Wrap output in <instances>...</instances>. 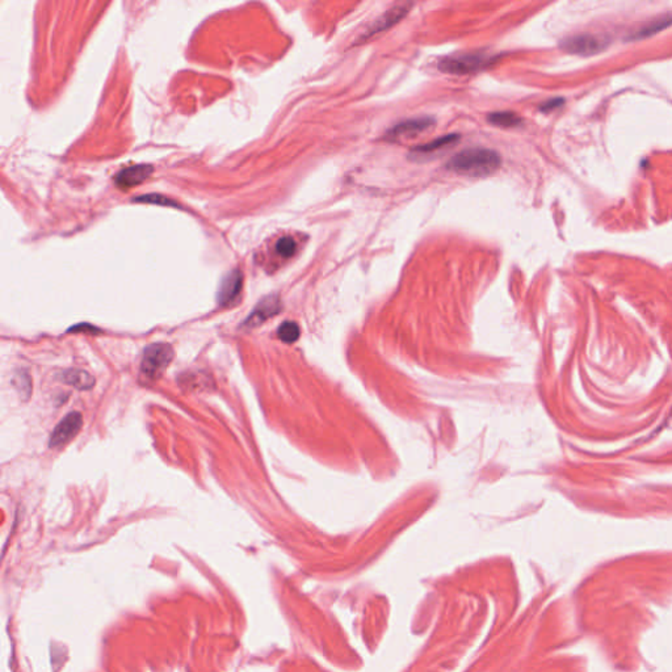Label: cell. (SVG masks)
I'll return each instance as SVG.
<instances>
[{
  "instance_id": "cell-1",
  "label": "cell",
  "mask_w": 672,
  "mask_h": 672,
  "mask_svg": "<svg viewBox=\"0 0 672 672\" xmlns=\"http://www.w3.org/2000/svg\"><path fill=\"white\" fill-rule=\"evenodd\" d=\"M501 155L490 148L474 147L456 154L445 164L447 170L470 178H485L498 171Z\"/></svg>"
},
{
  "instance_id": "cell-3",
  "label": "cell",
  "mask_w": 672,
  "mask_h": 672,
  "mask_svg": "<svg viewBox=\"0 0 672 672\" xmlns=\"http://www.w3.org/2000/svg\"><path fill=\"white\" fill-rule=\"evenodd\" d=\"M173 359V350L167 343H155L148 345L141 363V376L147 382L160 379Z\"/></svg>"
},
{
  "instance_id": "cell-17",
  "label": "cell",
  "mask_w": 672,
  "mask_h": 672,
  "mask_svg": "<svg viewBox=\"0 0 672 672\" xmlns=\"http://www.w3.org/2000/svg\"><path fill=\"white\" fill-rule=\"evenodd\" d=\"M277 335L284 343H294L300 338V327L294 322H284L277 330Z\"/></svg>"
},
{
  "instance_id": "cell-7",
  "label": "cell",
  "mask_w": 672,
  "mask_h": 672,
  "mask_svg": "<svg viewBox=\"0 0 672 672\" xmlns=\"http://www.w3.org/2000/svg\"><path fill=\"white\" fill-rule=\"evenodd\" d=\"M435 123L433 119L429 117H419L410 119L402 123H397L386 133V139H402V138H413L415 135L426 132Z\"/></svg>"
},
{
  "instance_id": "cell-19",
  "label": "cell",
  "mask_w": 672,
  "mask_h": 672,
  "mask_svg": "<svg viewBox=\"0 0 672 672\" xmlns=\"http://www.w3.org/2000/svg\"><path fill=\"white\" fill-rule=\"evenodd\" d=\"M562 104H563V98H550V100H548L546 103H544V104H541V107H540V110L546 113V112H550V110H555V108H558V107H561Z\"/></svg>"
},
{
  "instance_id": "cell-12",
  "label": "cell",
  "mask_w": 672,
  "mask_h": 672,
  "mask_svg": "<svg viewBox=\"0 0 672 672\" xmlns=\"http://www.w3.org/2000/svg\"><path fill=\"white\" fill-rule=\"evenodd\" d=\"M61 379L66 385H70L78 390H89L95 386V377L82 369H69L61 374Z\"/></svg>"
},
{
  "instance_id": "cell-13",
  "label": "cell",
  "mask_w": 672,
  "mask_h": 672,
  "mask_svg": "<svg viewBox=\"0 0 672 672\" xmlns=\"http://www.w3.org/2000/svg\"><path fill=\"white\" fill-rule=\"evenodd\" d=\"M670 25H672V15L662 16V17H658V19L650 21L648 24L644 25L642 28H639L637 32H635L633 36H630V40H642V38L654 36L662 29L669 28Z\"/></svg>"
},
{
  "instance_id": "cell-8",
  "label": "cell",
  "mask_w": 672,
  "mask_h": 672,
  "mask_svg": "<svg viewBox=\"0 0 672 672\" xmlns=\"http://www.w3.org/2000/svg\"><path fill=\"white\" fill-rule=\"evenodd\" d=\"M243 286V275L239 269H234L223 277L221 282L220 291L217 294V301L221 306L232 305L239 297Z\"/></svg>"
},
{
  "instance_id": "cell-5",
  "label": "cell",
  "mask_w": 672,
  "mask_h": 672,
  "mask_svg": "<svg viewBox=\"0 0 672 672\" xmlns=\"http://www.w3.org/2000/svg\"><path fill=\"white\" fill-rule=\"evenodd\" d=\"M607 41L600 38V37L592 36V35H579V36L570 37L563 40L561 48L565 51L570 54L576 55H594L598 54L601 50L605 49Z\"/></svg>"
},
{
  "instance_id": "cell-6",
  "label": "cell",
  "mask_w": 672,
  "mask_h": 672,
  "mask_svg": "<svg viewBox=\"0 0 672 672\" xmlns=\"http://www.w3.org/2000/svg\"><path fill=\"white\" fill-rule=\"evenodd\" d=\"M410 7L411 4H399L395 7H391L390 10H388L382 16H379V19L368 28L364 35L361 36V41H365L370 37L379 35L381 32H385L397 23H399L408 12Z\"/></svg>"
},
{
  "instance_id": "cell-2",
  "label": "cell",
  "mask_w": 672,
  "mask_h": 672,
  "mask_svg": "<svg viewBox=\"0 0 672 672\" xmlns=\"http://www.w3.org/2000/svg\"><path fill=\"white\" fill-rule=\"evenodd\" d=\"M494 61L495 58H492L490 54L483 51L458 53V54L444 57L439 62V69L442 73L466 75V74L482 71L486 67H489Z\"/></svg>"
},
{
  "instance_id": "cell-4",
  "label": "cell",
  "mask_w": 672,
  "mask_h": 672,
  "mask_svg": "<svg viewBox=\"0 0 672 672\" xmlns=\"http://www.w3.org/2000/svg\"><path fill=\"white\" fill-rule=\"evenodd\" d=\"M83 424V416L80 413H70L62 419L61 422L54 428L50 436V448H60L62 445L73 440L78 435Z\"/></svg>"
},
{
  "instance_id": "cell-9",
  "label": "cell",
  "mask_w": 672,
  "mask_h": 672,
  "mask_svg": "<svg viewBox=\"0 0 672 672\" xmlns=\"http://www.w3.org/2000/svg\"><path fill=\"white\" fill-rule=\"evenodd\" d=\"M282 309V302L277 295H268L263 298L245 319V327H257L267 319L276 316Z\"/></svg>"
},
{
  "instance_id": "cell-18",
  "label": "cell",
  "mask_w": 672,
  "mask_h": 672,
  "mask_svg": "<svg viewBox=\"0 0 672 672\" xmlns=\"http://www.w3.org/2000/svg\"><path fill=\"white\" fill-rule=\"evenodd\" d=\"M137 203H148V204H160V205H170V207H178L170 198L163 197L160 195H145L135 198Z\"/></svg>"
},
{
  "instance_id": "cell-11",
  "label": "cell",
  "mask_w": 672,
  "mask_h": 672,
  "mask_svg": "<svg viewBox=\"0 0 672 672\" xmlns=\"http://www.w3.org/2000/svg\"><path fill=\"white\" fill-rule=\"evenodd\" d=\"M460 141V135H442L440 138L438 139H433L431 142H428L426 145H420V146H416L411 150L410 153V160H417L419 158H424L428 154H435L438 151H440L442 148L445 147H451L457 144Z\"/></svg>"
},
{
  "instance_id": "cell-16",
  "label": "cell",
  "mask_w": 672,
  "mask_h": 672,
  "mask_svg": "<svg viewBox=\"0 0 672 672\" xmlns=\"http://www.w3.org/2000/svg\"><path fill=\"white\" fill-rule=\"evenodd\" d=\"M13 385L15 388L17 389V391L26 398H29L31 393H32V379L31 376L28 374V372L25 370H21V372H17L15 374V377L12 379Z\"/></svg>"
},
{
  "instance_id": "cell-15",
  "label": "cell",
  "mask_w": 672,
  "mask_h": 672,
  "mask_svg": "<svg viewBox=\"0 0 672 672\" xmlns=\"http://www.w3.org/2000/svg\"><path fill=\"white\" fill-rule=\"evenodd\" d=\"M297 247H298V245H297V241L294 239L293 236L286 235V236H282L276 242L275 252L282 259H291L295 254Z\"/></svg>"
},
{
  "instance_id": "cell-14",
  "label": "cell",
  "mask_w": 672,
  "mask_h": 672,
  "mask_svg": "<svg viewBox=\"0 0 672 672\" xmlns=\"http://www.w3.org/2000/svg\"><path fill=\"white\" fill-rule=\"evenodd\" d=\"M488 121L492 123L494 126H499V128H517L523 123V120L513 112L490 113Z\"/></svg>"
},
{
  "instance_id": "cell-10",
  "label": "cell",
  "mask_w": 672,
  "mask_h": 672,
  "mask_svg": "<svg viewBox=\"0 0 672 672\" xmlns=\"http://www.w3.org/2000/svg\"><path fill=\"white\" fill-rule=\"evenodd\" d=\"M153 166L138 164L119 172L114 178V183L121 189H130L147 180L153 173Z\"/></svg>"
}]
</instances>
